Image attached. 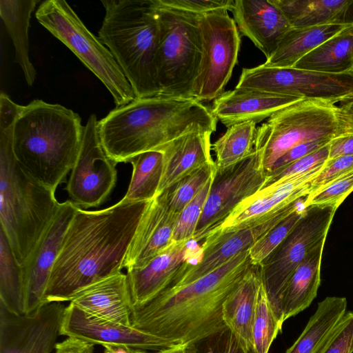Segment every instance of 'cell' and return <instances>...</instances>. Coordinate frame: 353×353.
<instances>
[{
    "mask_svg": "<svg viewBox=\"0 0 353 353\" xmlns=\"http://www.w3.org/2000/svg\"><path fill=\"white\" fill-rule=\"evenodd\" d=\"M148 201L77 210L65 232L45 292V302L70 301L80 290L121 272Z\"/></svg>",
    "mask_w": 353,
    "mask_h": 353,
    "instance_id": "obj_1",
    "label": "cell"
},
{
    "mask_svg": "<svg viewBox=\"0 0 353 353\" xmlns=\"http://www.w3.org/2000/svg\"><path fill=\"white\" fill-rule=\"evenodd\" d=\"M249 250L185 285L133 305L132 326L176 343H196L226 327L223 305L252 268Z\"/></svg>",
    "mask_w": 353,
    "mask_h": 353,
    "instance_id": "obj_2",
    "label": "cell"
},
{
    "mask_svg": "<svg viewBox=\"0 0 353 353\" xmlns=\"http://www.w3.org/2000/svg\"><path fill=\"white\" fill-rule=\"evenodd\" d=\"M217 121L211 108L194 98L159 94L117 106L98 121V132L106 155L118 163L159 151L198 125L215 132Z\"/></svg>",
    "mask_w": 353,
    "mask_h": 353,
    "instance_id": "obj_3",
    "label": "cell"
},
{
    "mask_svg": "<svg viewBox=\"0 0 353 353\" xmlns=\"http://www.w3.org/2000/svg\"><path fill=\"white\" fill-rule=\"evenodd\" d=\"M24 105L0 94V221L13 254L22 266L56 213L55 192L23 170L13 151L15 122Z\"/></svg>",
    "mask_w": 353,
    "mask_h": 353,
    "instance_id": "obj_4",
    "label": "cell"
},
{
    "mask_svg": "<svg viewBox=\"0 0 353 353\" xmlns=\"http://www.w3.org/2000/svg\"><path fill=\"white\" fill-rule=\"evenodd\" d=\"M83 132L81 117L72 110L34 99L15 122L14 157L30 176L55 192L75 163Z\"/></svg>",
    "mask_w": 353,
    "mask_h": 353,
    "instance_id": "obj_5",
    "label": "cell"
},
{
    "mask_svg": "<svg viewBox=\"0 0 353 353\" xmlns=\"http://www.w3.org/2000/svg\"><path fill=\"white\" fill-rule=\"evenodd\" d=\"M99 39L108 48L136 98L160 94L154 72L159 39L152 0H103Z\"/></svg>",
    "mask_w": 353,
    "mask_h": 353,
    "instance_id": "obj_6",
    "label": "cell"
},
{
    "mask_svg": "<svg viewBox=\"0 0 353 353\" xmlns=\"http://www.w3.org/2000/svg\"><path fill=\"white\" fill-rule=\"evenodd\" d=\"M159 26L154 72L160 94L193 98L203 54L199 15L171 10L152 0Z\"/></svg>",
    "mask_w": 353,
    "mask_h": 353,
    "instance_id": "obj_7",
    "label": "cell"
},
{
    "mask_svg": "<svg viewBox=\"0 0 353 353\" xmlns=\"http://www.w3.org/2000/svg\"><path fill=\"white\" fill-rule=\"evenodd\" d=\"M35 16L40 24L67 46L101 81L117 106L125 105L136 98L112 53L65 1H42Z\"/></svg>",
    "mask_w": 353,
    "mask_h": 353,
    "instance_id": "obj_8",
    "label": "cell"
},
{
    "mask_svg": "<svg viewBox=\"0 0 353 353\" xmlns=\"http://www.w3.org/2000/svg\"><path fill=\"white\" fill-rule=\"evenodd\" d=\"M341 135L337 106L303 99L279 110L257 128L254 150L268 174L274 163L293 147Z\"/></svg>",
    "mask_w": 353,
    "mask_h": 353,
    "instance_id": "obj_9",
    "label": "cell"
},
{
    "mask_svg": "<svg viewBox=\"0 0 353 353\" xmlns=\"http://www.w3.org/2000/svg\"><path fill=\"white\" fill-rule=\"evenodd\" d=\"M337 204H316L305 207L290 233L261 263V273L270 305L283 324L281 296L292 274L319 241L325 239Z\"/></svg>",
    "mask_w": 353,
    "mask_h": 353,
    "instance_id": "obj_10",
    "label": "cell"
},
{
    "mask_svg": "<svg viewBox=\"0 0 353 353\" xmlns=\"http://www.w3.org/2000/svg\"><path fill=\"white\" fill-rule=\"evenodd\" d=\"M198 22L203 54L193 98L203 103L214 101L224 92L237 62L241 35L227 10L199 15Z\"/></svg>",
    "mask_w": 353,
    "mask_h": 353,
    "instance_id": "obj_11",
    "label": "cell"
},
{
    "mask_svg": "<svg viewBox=\"0 0 353 353\" xmlns=\"http://www.w3.org/2000/svg\"><path fill=\"white\" fill-rule=\"evenodd\" d=\"M236 88L335 104L353 98V72L330 74L261 64L252 68H243Z\"/></svg>",
    "mask_w": 353,
    "mask_h": 353,
    "instance_id": "obj_12",
    "label": "cell"
},
{
    "mask_svg": "<svg viewBox=\"0 0 353 353\" xmlns=\"http://www.w3.org/2000/svg\"><path fill=\"white\" fill-rule=\"evenodd\" d=\"M268 174L259 152L222 170H216L192 241H203L244 200L264 186Z\"/></svg>",
    "mask_w": 353,
    "mask_h": 353,
    "instance_id": "obj_13",
    "label": "cell"
},
{
    "mask_svg": "<svg viewBox=\"0 0 353 353\" xmlns=\"http://www.w3.org/2000/svg\"><path fill=\"white\" fill-rule=\"evenodd\" d=\"M98 121L92 114L84 125L80 150L67 183L70 201L79 208L102 204L117 181V163L108 157L102 147Z\"/></svg>",
    "mask_w": 353,
    "mask_h": 353,
    "instance_id": "obj_14",
    "label": "cell"
},
{
    "mask_svg": "<svg viewBox=\"0 0 353 353\" xmlns=\"http://www.w3.org/2000/svg\"><path fill=\"white\" fill-rule=\"evenodd\" d=\"M65 306L49 302L18 315L0 303V353H50L57 345Z\"/></svg>",
    "mask_w": 353,
    "mask_h": 353,
    "instance_id": "obj_15",
    "label": "cell"
},
{
    "mask_svg": "<svg viewBox=\"0 0 353 353\" xmlns=\"http://www.w3.org/2000/svg\"><path fill=\"white\" fill-rule=\"evenodd\" d=\"M308 196L300 197L259 224L209 235L201 243L199 261L191 265L170 288L190 283L220 268L239 253L249 250L285 216L305 205Z\"/></svg>",
    "mask_w": 353,
    "mask_h": 353,
    "instance_id": "obj_16",
    "label": "cell"
},
{
    "mask_svg": "<svg viewBox=\"0 0 353 353\" xmlns=\"http://www.w3.org/2000/svg\"><path fill=\"white\" fill-rule=\"evenodd\" d=\"M61 335L94 345L123 346L148 352L158 351L179 344L132 326L98 318L70 302L64 310Z\"/></svg>",
    "mask_w": 353,
    "mask_h": 353,
    "instance_id": "obj_17",
    "label": "cell"
},
{
    "mask_svg": "<svg viewBox=\"0 0 353 353\" xmlns=\"http://www.w3.org/2000/svg\"><path fill=\"white\" fill-rule=\"evenodd\" d=\"M71 201L59 203L53 218L26 263L21 266L25 286L26 314L45 302V292L65 232L77 210Z\"/></svg>",
    "mask_w": 353,
    "mask_h": 353,
    "instance_id": "obj_18",
    "label": "cell"
},
{
    "mask_svg": "<svg viewBox=\"0 0 353 353\" xmlns=\"http://www.w3.org/2000/svg\"><path fill=\"white\" fill-rule=\"evenodd\" d=\"M192 241L173 242L141 268L127 270L133 305H141L170 288L201 257V247Z\"/></svg>",
    "mask_w": 353,
    "mask_h": 353,
    "instance_id": "obj_19",
    "label": "cell"
},
{
    "mask_svg": "<svg viewBox=\"0 0 353 353\" xmlns=\"http://www.w3.org/2000/svg\"><path fill=\"white\" fill-rule=\"evenodd\" d=\"M323 166L263 188L241 203L209 235L259 224L270 218L283 208L310 194L311 181Z\"/></svg>",
    "mask_w": 353,
    "mask_h": 353,
    "instance_id": "obj_20",
    "label": "cell"
},
{
    "mask_svg": "<svg viewBox=\"0 0 353 353\" xmlns=\"http://www.w3.org/2000/svg\"><path fill=\"white\" fill-rule=\"evenodd\" d=\"M179 214L172 212L162 193L149 201L128 250L123 268H141L172 243Z\"/></svg>",
    "mask_w": 353,
    "mask_h": 353,
    "instance_id": "obj_21",
    "label": "cell"
},
{
    "mask_svg": "<svg viewBox=\"0 0 353 353\" xmlns=\"http://www.w3.org/2000/svg\"><path fill=\"white\" fill-rule=\"evenodd\" d=\"M239 32L269 59L292 28L272 0H235L231 10Z\"/></svg>",
    "mask_w": 353,
    "mask_h": 353,
    "instance_id": "obj_22",
    "label": "cell"
},
{
    "mask_svg": "<svg viewBox=\"0 0 353 353\" xmlns=\"http://www.w3.org/2000/svg\"><path fill=\"white\" fill-rule=\"evenodd\" d=\"M301 99H303L294 96L235 88L214 100L211 110L217 120L229 128L243 122L257 123Z\"/></svg>",
    "mask_w": 353,
    "mask_h": 353,
    "instance_id": "obj_23",
    "label": "cell"
},
{
    "mask_svg": "<svg viewBox=\"0 0 353 353\" xmlns=\"http://www.w3.org/2000/svg\"><path fill=\"white\" fill-rule=\"evenodd\" d=\"M210 129L198 125L166 144L157 194L171 188L200 168L214 161L211 155Z\"/></svg>",
    "mask_w": 353,
    "mask_h": 353,
    "instance_id": "obj_24",
    "label": "cell"
},
{
    "mask_svg": "<svg viewBox=\"0 0 353 353\" xmlns=\"http://www.w3.org/2000/svg\"><path fill=\"white\" fill-rule=\"evenodd\" d=\"M70 302L98 318L132 326L133 303L127 274L122 272L87 286Z\"/></svg>",
    "mask_w": 353,
    "mask_h": 353,
    "instance_id": "obj_25",
    "label": "cell"
},
{
    "mask_svg": "<svg viewBox=\"0 0 353 353\" xmlns=\"http://www.w3.org/2000/svg\"><path fill=\"white\" fill-rule=\"evenodd\" d=\"M261 283V266L252 265L223 305L225 326L248 350H254L252 327Z\"/></svg>",
    "mask_w": 353,
    "mask_h": 353,
    "instance_id": "obj_26",
    "label": "cell"
},
{
    "mask_svg": "<svg viewBox=\"0 0 353 353\" xmlns=\"http://www.w3.org/2000/svg\"><path fill=\"white\" fill-rule=\"evenodd\" d=\"M325 241L321 240L312 248L288 281L281 300L283 322L306 309L316 297Z\"/></svg>",
    "mask_w": 353,
    "mask_h": 353,
    "instance_id": "obj_27",
    "label": "cell"
},
{
    "mask_svg": "<svg viewBox=\"0 0 353 353\" xmlns=\"http://www.w3.org/2000/svg\"><path fill=\"white\" fill-rule=\"evenodd\" d=\"M292 28L353 25V0H272Z\"/></svg>",
    "mask_w": 353,
    "mask_h": 353,
    "instance_id": "obj_28",
    "label": "cell"
},
{
    "mask_svg": "<svg viewBox=\"0 0 353 353\" xmlns=\"http://www.w3.org/2000/svg\"><path fill=\"white\" fill-rule=\"evenodd\" d=\"M38 0H1L0 15L13 43L15 61L21 67L26 81L33 85L36 70L29 57L28 29L31 14Z\"/></svg>",
    "mask_w": 353,
    "mask_h": 353,
    "instance_id": "obj_29",
    "label": "cell"
},
{
    "mask_svg": "<svg viewBox=\"0 0 353 353\" xmlns=\"http://www.w3.org/2000/svg\"><path fill=\"white\" fill-rule=\"evenodd\" d=\"M344 297L328 296L318 303L305 329L285 353H319L347 312Z\"/></svg>",
    "mask_w": 353,
    "mask_h": 353,
    "instance_id": "obj_30",
    "label": "cell"
},
{
    "mask_svg": "<svg viewBox=\"0 0 353 353\" xmlns=\"http://www.w3.org/2000/svg\"><path fill=\"white\" fill-rule=\"evenodd\" d=\"M348 26L350 25L292 28L263 64L272 67H294L300 59Z\"/></svg>",
    "mask_w": 353,
    "mask_h": 353,
    "instance_id": "obj_31",
    "label": "cell"
},
{
    "mask_svg": "<svg viewBox=\"0 0 353 353\" xmlns=\"http://www.w3.org/2000/svg\"><path fill=\"white\" fill-rule=\"evenodd\" d=\"M294 68L330 74L353 72V25L323 42Z\"/></svg>",
    "mask_w": 353,
    "mask_h": 353,
    "instance_id": "obj_32",
    "label": "cell"
},
{
    "mask_svg": "<svg viewBox=\"0 0 353 353\" xmlns=\"http://www.w3.org/2000/svg\"><path fill=\"white\" fill-rule=\"evenodd\" d=\"M0 303L18 315L26 314L22 267L17 261L3 230L0 229Z\"/></svg>",
    "mask_w": 353,
    "mask_h": 353,
    "instance_id": "obj_33",
    "label": "cell"
},
{
    "mask_svg": "<svg viewBox=\"0 0 353 353\" xmlns=\"http://www.w3.org/2000/svg\"><path fill=\"white\" fill-rule=\"evenodd\" d=\"M161 151L141 153L130 162L132 172L128 190L122 199L129 202L149 201L157 194L163 170Z\"/></svg>",
    "mask_w": 353,
    "mask_h": 353,
    "instance_id": "obj_34",
    "label": "cell"
},
{
    "mask_svg": "<svg viewBox=\"0 0 353 353\" xmlns=\"http://www.w3.org/2000/svg\"><path fill=\"white\" fill-rule=\"evenodd\" d=\"M256 123L243 122L228 128L212 145L216 170H222L245 159L254 152Z\"/></svg>",
    "mask_w": 353,
    "mask_h": 353,
    "instance_id": "obj_35",
    "label": "cell"
},
{
    "mask_svg": "<svg viewBox=\"0 0 353 353\" xmlns=\"http://www.w3.org/2000/svg\"><path fill=\"white\" fill-rule=\"evenodd\" d=\"M282 325L273 311L262 282L252 327V345L256 353H268Z\"/></svg>",
    "mask_w": 353,
    "mask_h": 353,
    "instance_id": "obj_36",
    "label": "cell"
},
{
    "mask_svg": "<svg viewBox=\"0 0 353 353\" xmlns=\"http://www.w3.org/2000/svg\"><path fill=\"white\" fill-rule=\"evenodd\" d=\"M216 172L214 161L188 175L163 192L170 210L180 214ZM161 194V193H160Z\"/></svg>",
    "mask_w": 353,
    "mask_h": 353,
    "instance_id": "obj_37",
    "label": "cell"
},
{
    "mask_svg": "<svg viewBox=\"0 0 353 353\" xmlns=\"http://www.w3.org/2000/svg\"><path fill=\"white\" fill-rule=\"evenodd\" d=\"M305 205H301L285 216L264 234L250 250L252 264L261 265L290 233L302 216Z\"/></svg>",
    "mask_w": 353,
    "mask_h": 353,
    "instance_id": "obj_38",
    "label": "cell"
},
{
    "mask_svg": "<svg viewBox=\"0 0 353 353\" xmlns=\"http://www.w3.org/2000/svg\"><path fill=\"white\" fill-rule=\"evenodd\" d=\"M213 177L180 212L173 233V242L192 241L210 190Z\"/></svg>",
    "mask_w": 353,
    "mask_h": 353,
    "instance_id": "obj_39",
    "label": "cell"
},
{
    "mask_svg": "<svg viewBox=\"0 0 353 353\" xmlns=\"http://www.w3.org/2000/svg\"><path fill=\"white\" fill-rule=\"evenodd\" d=\"M329 151L330 143L284 168L268 174L263 188L276 184L286 179L306 173L324 165L329 159Z\"/></svg>",
    "mask_w": 353,
    "mask_h": 353,
    "instance_id": "obj_40",
    "label": "cell"
},
{
    "mask_svg": "<svg viewBox=\"0 0 353 353\" xmlns=\"http://www.w3.org/2000/svg\"><path fill=\"white\" fill-rule=\"evenodd\" d=\"M353 191V170L309 194L305 207L316 204H340Z\"/></svg>",
    "mask_w": 353,
    "mask_h": 353,
    "instance_id": "obj_41",
    "label": "cell"
},
{
    "mask_svg": "<svg viewBox=\"0 0 353 353\" xmlns=\"http://www.w3.org/2000/svg\"><path fill=\"white\" fill-rule=\"evenodd\" d=\"M194 344L196 353H256L245 348L227 327Z\"/></svg>",
    "mask_w": 353,
    "mask_h": 353,
    "instance_id": "obj_42",
    "label": "cell"
},
{
    "mask_svg": "<svg viewBox=\"0 0 353 353\" xmlns=\"http://www.w3.org/2000/svg\"><path fill=\"white\" fill-rule=\"evenodd\" d=\"M155 2L165 8L201 15L205 13L227 10L231 11L234 1L232 0H155Z\"/></svg>",
    "mask_w": 353,
    "mask_h": 353,
    "instance_id": "obj_43",
    "label": "cell"
},
{
    "mask_svg": "<svg viewBox=\"0 0 353 353\" xmlns=\"http://www.w3.org/2000/svg\"><path fill=\"white\" fill-rule=\"evenodd\" d=\"M319 353H353L352 312H346Z\"/></svg>",
    "mask_w": 353,
    "mask_h": 353,
    "instance_id": "obj_44",
    "label": "cell"
},
{
    "mask_svg": "<svg viewBox=\"0 0 353 353\" xmlns=\"http://www.w3.org/2000/svg\"><path fill=\"white\" fill-rule=\"evenodd\" d=\"M352 170L353 155L328 159L318 175L311 181L310 194Z\"/></svg>",
    "mask_w": 353,
    "mask_h": 353,
    "instance_id": "obj_45",
    "label": "cell"
},
{
    "mask_svg": "<svg viewBox=\"0 0 353 353\" xmlns=\"http://www.w3.org/2000/svg\"><path fill=\"white\" fill-rule=\"evenodd\" d=\"M332 139H316L300 143L280 157L272 165L268 174L287 166L330 143Z\"/></svg>",
    "mask_w": 353,
    "mask_h": 353,
    "instance_id": "obj_46",
    "label": "cell"
},
{
    "mask_svg": "<svg viewBox=\"0 0 353 353\" xmlns=\"http://www.w3.org/2000/svg\"><path fill=\"white\" fill-rule=\"evenodd\" d=\"M353 155V133L332 139L330 143L329 159Z\"/></svg>",
    "mask_w": 353,
    "mask_h": 353,
    "instance_id": "obj_47",
    "label": "cell"
},
{
    "mask_svg": "<svg viewBox=\"0 0 353 353\" xmlns=\"http://www.w3.org/2000/svg\"><path fill=\"white\" fill-rule=\"evenodd\" d=\"M94 345L68 337L61 343H58L54 353H94Z\"/></svg>",
    "mask_w": 353,
    "mask_h": 353,
    "instance_id": "obj_48",
    "label": "cell"
},
{
    "mask_svg": "<svg viewBox=\"0 0 353 353\" xmlns=\"http://www.w3.org/2000/svg\"><path fill=\"white\" fill-rule=\"evenodd\" d=\"M338 117L342 130V135L353 133V98L343 102L338 107Z\"/></svg>",
    "mask_w": 353,
    "mask_h": 353,
    "instance_id": "obj_49",
    "label": "cell"
},
{
    "mask_svg": "<svg viewBox=\"0 0 353 353\" xmlns=\"http://www.w3.org/2000/svg\"><path fill=\"white\" fill-rule=\"evenodd\" d=\"M137 353H196L194 343L176 344L170 347L154 352L137 350Z\"/></svg>",
    "mask_w": 353,
    "mask_h": 353,
    "instance_id": "obj_50",
    "label": "cell"
},
{
    "mask_svg": "<svg viewBox=\"0 0 353 353\" xmlns=\"http://www.w3.org/2000/svg\"><path fill=\"white\" fill-rule=\"evenodd\" d=\"M103 353H137V350L123 346L105 345Z\"/></svg>",
    "mask_w": 353,
    "mask_h": 353,
    "instance_id": "obj_51",
    "label": "cell"
}]
</instances>
